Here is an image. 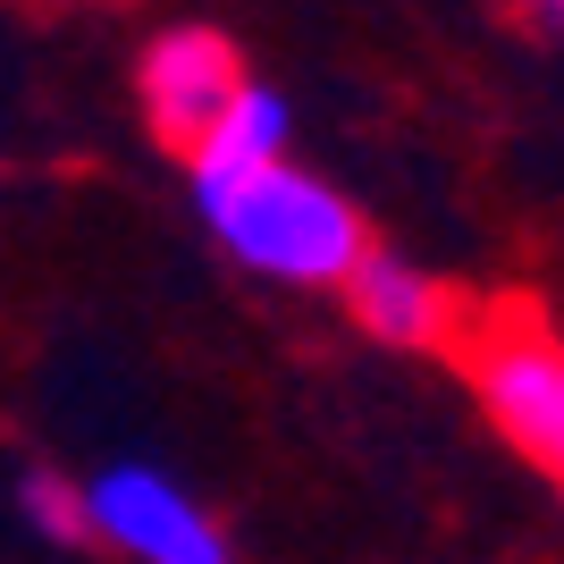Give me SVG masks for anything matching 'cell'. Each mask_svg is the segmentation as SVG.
Returning <instances> with one entry per match:
<instances>
[{"mask_svg":"<svg viewBox=\"0 0 564 564\" xmlns=\"http://www.w3.org/2000/svg\"><path fill=\"white\" fill-rule=\"evenodd\" d=\"M464 388L480 397L506 447L522 464H540L547 480H564V337L540 321L531 295H471L464 321L447 337Z\"/></svg>","mask_w":564,"mask_h":564,"instance_id":"1","label":"cell"},{"mask_svg":"<svg viewBox=\"0 0 564 564\" xmlns=\"http://www.w3.org/2000/svg\"><path fill=\"white\" fill-rule=\"evenodd\" d=\"M279 152H286V110H279V94L245 85V94H236L228 110L212 118V135L194 143L186 161H194V186H203V194H219V186H236V177L270 169Z\"/></svg>","mask_w":564,"mask_h":564,"instance_id":"6","label":"cell"},{"mask_svg":"<svg viewBox=\"0 0 564 564\" xmlns=\"http://www.w3.org/2000/svg\"><path fill=\"white\" fill-rule=\"evenodd\" d=\"M143 118H152V135L169 143V152H194V143L212 135V118L228 110L253 76H245V59H236L228 34H212V25H177V34H161V43L143 51Z\"/></svg>","mask_w":564,"mask_h":564,"instance_id":"3","label":"cell"},{"mask_svg":"<svg viewBox=\"0 0 564 564\" xmlns=\"http://www.w3.org/2000/svg\"><path fill=\"white\" fill-rule=\"evenodd\" d=\"M85 506H94V531L118 540L135 564H228L219 522L186 489H169L161 471H101Z\"/></svg>","mask_w":564,"mask_h":564,"instance_id":"4","label":"cell"},{"mask_svg":"<svg viewBox=\"0 0 564 564\" xmlns=\"http://www.w3.org/2000/svg\"><path fill=\"white\" fill-rule=\"evenodd\" d=\"M346 304H354V321L371 337H388V346H438L447 354V337H455V321H464L471 295L422 279V270L397 261V253H362L346 270Z\"/></svg>","mask_w":564,"mask_h":564,"instance_id":"5","label":"cell"},{"mask_svg":"<svg viewBox=\"0 0 564 564\" xmlns=\"http://www.w3.org/2000/svg\"><path fill=\"white\" fill-rule=\"evenodd\" d=\"M25 514L43 522L51 540H85V531H94V506H85L68 480H51V471H34V480H25Z\"/></svg>","mask_w":564,"mask_h":564,"instance_id":"7","label":"cell"},{"mask_svg":"<svg viewBox=\"0 0 564 564\" xmlns=\"http://www.w3.org/2000/svg\"><path fill=\"white\" fill-rule=\"evenodd\" d=\"M531 9H540V18L556 25V34H564V0H531Z\"/></svg>","mask_w":564,"mask_h":564,"instance_id":"8","label":"cell"},{"mask_svg":"<svg viewBox=\"0 0 564 564\" xmlns=\"http://www.w3.org/2000/svg\"><path fill=\"white\" fill-rule=\"evenodd\" d=\"M203 212H212L219 245H228L236 261L270 270V279L346 286V270L371 253V228L354 219V203H337L321 177H304V169H286V161L203 194Z\"/></svg>","mask_w":564,"mask_h":564,"instance_id":"2","label":"cell"}]
</instances>
